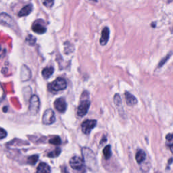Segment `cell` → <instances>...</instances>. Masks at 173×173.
I'll return each instance as SVG.
<instances>
[{"instance_id":"1","label":"cell","mask_w":173,"mask_h":173,"mask_svg":"<svg viewBox=\"0 0 173 173\" xmlns=\"http://www.w3.org/2000/svg\"><path fill=\"white\" fill-rule=\"evenodd\" d=\"M82 154L83 162L86 166L91 170H96L97 168V160L93 152L88 148H83Z\"/></svg>"},{"instance_id":"2","label":"cell","mask_w":173,"mask_h":173,"mask_svg":"<svg viewBox=\"0 0 173 173\" xmlns=\"http://www.w3.org/2000/svg\"><path fill=\"white\" fill-rule=\"evenodd\" d=\"M67 86V82L64 78L59 77L48 85V88L51 91H59L64 90Z\"/></svg>"},{"instance_id":"3","label":"cell","mask_w":173,"mask_h":173,"mask_svg":"<svg viewBox=\"0 0 173 173\" xmlns=\"http://www.w3.org/2000/svg\"><path fill=\"white\" fill-rule=\"evenodd\" d=\"M40 108V100L38 96L36 95H33L31 96L29 101V107L28 110L31 114L35 115L39 110Z\"/></svg>"},{"instance_id":"4","label":"cell","mask_w":173,"mask_h":173,"mask_svg":"<svg viewBox=\"0 0 173 173\" xmlns=\"http://www.w3.org/2000/svg\"><path fill=\"white\" fill-rule=\"evenodd\" d=\"M56 120V116L53 109L49 108L46 109L42 117V122L45 125H50L53 124Z\"/></svg>"},{"instance_id":"5","label":"cell","mask_w":173,"mask_h":173,"mask_svg":"<svg viewBox=\"0 0 173 173\" xmlns=\"http://www.w3.org/2000/svg\"><path fill=\"white\" fill-rule=\"evenodd\" d=\"M90 105H91V102L88 99L82 100L80 103L79 107H78V109H77L78 116L80 117L85 116L86 114L89 111Z\"/></svg>"},{"instance_id":"6","label":"cell","mask_w":173,"mask_h":173,"mask_svg":"<svg viewBox=\"0 0 173 173\" xmlns=\"http://www.w3.org/2000/svg\"><path fill=\"white\" fill-rule=\"evenodd\" d=\"M70 165L71 168L75 170V171H85L84 169V162L83 160L79 156H73L70 160Z\"/></svg>"},{"instance_id":"7","label":"cell","mask_w":173,"mask_h":173,"mask_svg":"<svg viewBox=\"0 0 173 173\" xmlns=\"http://www.w3.org/2000/svg\"><path fill=\"white\" fill-rule=\"evenodd\" d=\"M97 125L96 120H86L81 124L82 131L85 135H89Z\"/></svg>"},{"instance_id":"8","label":"cell","mask_w":173,"mask_h":173,"mask_svg":"<svg viewBox=\"0 0 173 173\" xmlns=\"http://www.w3.org/2000/svg\"><path fill=\"white\" fill-rule=\"evenodd\" d=\"M54 105L55 108L61 113H64L67 108V103H66L64 98L63 97H60L56 100L54 103Z\"/></svg>"},{"instance_id":"9","label":"cell","mask_w":173,"mask_h":173,"mask_svg":"<svg viewBox=\"0 0 173 173\" xmlns=\"http://www.w3.org/2000/svg\"><path fill=\"white\" fill-rule=\"evenodd\" d=\"M0 22L10 27H13L14 25V21L13 18L6 13L0 14Z\"/></svg>"},{"instance_id":"10","label":"cell","mask_w":173,"mask_h":173,"mask_svg":"<svg viewBox=\"0 0 173 173\" xmlns=\"http://www.w3.org/2000/svg\"><path fill=\"white\" fill-rule=\"evenodd\" d=\"M31 77V72L26 65H23L21 70V79L22 81H27Z\"/></svg>"},{"instance_id":"11","label":"cell","mask_w":173,"mask_h":173,"mask_svg":"<svg viewBox=\"0 0 173 173\" xmlns=\"http://www.w3.org/2000/svg\"><path fill=\"white\" fill-rule=\"evenodd\" d=\"M109 37V29L108 27H105L102 31V35L100 40V43L102 45H105L108 43Z\"/></svg>"},{"instance_id":"12","label":"cell","mask_w":173,"mask_h":173,"mask_svg":"<svg viewBox=\"0 0 173 173\" xmlns=\"http://www.w3.org/2000/svg\"><path fill=\"white\" fill-rule=\"evenodd\" d=\"M32 30L34 33L41 34L45 33L47 31V28L43 24H41V23L38 22V21H36L32 26Z\"/></svg>"},{"instance_id":"13","label":"cell","mask_w":173,"mask_h":173,"mask_svg":"<svg viewBox=\"0 0 173 173\" xmlns=\"http://www.w3.org/2000/svg\"><path fill=\"white\" fill-rule=\"evenodd\" d=\"M125 96L126 102L128 106H133L137 104V98L133 96V95L130 93L128 91H126L125 93Z\"/></svg>"},{"instance_id":"14","label":"cell","mask_w":173,"mask_h":173,"mask_svg":"<svg viewBox=\"0 0 173 173\" xmlns=\"http://www.w3.org/2000/svg\"><path fill=\"white\" fill-rule=\"evenodd\" d=\"M33 9V6L32 4H28V5H25L24 7H23L22 9L20 10V11L18 14V16L19 17L28 16V14H30L31 12H32Z\"/></svg>"},{"instance_id":"15","label":"cell","mask_w":173,"mask_h":173,"mask_svg":"<svg viewBox=\"0 0 173 173\" xmlns=\"http://www.w3.org/2000/svg\"><path fill=\"white\" fill-rule=\"evenodd\" d=\"M51 168L47 164L41 162L37 168V173H50Z\"/></svg>"},{"instance_id":"16","label":"cell","mask_w":173,"mask_h":173,"mask_svg":"<svg viewBox=\"0 0 173 173\" xmlns=\"http://www.w3.org/2000/svg\"><path fill=\"white\" fill-rule=\"evenodd\" d=\"M114 102L115 105H116V108L119 109V112L120 114H124V110L122 108V100H121L120 96L119 94H116L114 97Z\"/></svg>"},{"instance_id":"17","label":"cell","mask_w":173,"mask_h":173,"mask_svg":"<svg viewBox=\"0 0 173 173\" xmlns=\"http://www.w3.org/2000/svg\"><path fill=\"white\" fill-rule=\"evenodd\" d=\"M54 72V68L52 66H49L43 69L42 70V76L44 79H49L51 75H52Z\"/></svg>"},{"instance_id":"18","label":"cell","mask_w":173,"mask_h":173,"mask_svg":"<svg viewBox=\"0 0 173 173\" xmlns=\"http://www.w3.org/2000/svg\"><path fill=\"white\" fill-rule=\"evenodd\" d=\"M135 159H136V161L137 162V163H141L143 162L144 160L146 159V154L145 153V152L141 150L138 151L136 154V155H135Z\"/></svg>"},{"instance_id":"19","label":"cell","mask_w":173,"mask_h":173,"mask_svg":"<svg viewBox=\"0 0 173 173\" xmlns=\"http://www.w3.org/2000/svg\"><path fill=\"white\" fill-rule=\"evenodd\" d=\"M103 154L104 157L106 158V159H109L112 155V151H111V146L108 145L107 146H106L104 149H103Z\"/></svg>"},{"instance_id":"20","label":"cell","mask_w":173,"mask_h":173,"mask_svg":"<svg viewBox=\"0 0 173 173\" xmlns=\"http://www.w3.org/2000/svg\"><path fill=\"white\" fill-rule=\"evenodd\" d=\"M61 152H62V149L59 148H57L53 150L52 152H50L48 154V157L51 158H57L58 157L60 154H61Z\"/></svg>"},{"instance_id":"21","label":"cell","mask_w":173,"mask_h":173,"mask_svg":"<svg viewBox=\"0 0 173 173\" xmlns=\"http://www.w3.org/2000/svg\"><path fill=\"white\" fill-rule=\"evenodd\" d=\"M37 39L35 38V37L33 36L32 34H28V35L26 37L25 41L27 43V44L29 45H34L35 44Z\"/></svg>"},{"instance_id":"22","label":"cell","mask_w":173,"mask_h":173,"mask_svg":"<svg viewBox=\"0 0 173 173\" xmlns=\"http://www.w3.org/2000/svg\"><path fill=\"white\" fill-rule=\"evenodd\" d=\"M49 143L52 144V145H60V144L62 143V140L61 138L58 136L54 137L53 138H51L50 140H49Z\"/></svg>"},{"instance_id":"23","label":"cell","mask_w":173,"mask_h":173,"mask_svg":"<svg viewBox=\"0 0 173 173\" xmlns=\"http://www.w3.org/2000/svg\"><path fill=\"white\" fill-rule=\"evenodd\" d=\"M39 159V155H33L31 156L28 157L27 159V163L31 164V165H34L37 163V161Z\"/></svg>"},{"instance_id":"24","label":"cell","mask_w":173,"mask_h":173,"mask_svg":"<svg viewBox=\"0 0 173 173\" xmlns=\"http://www.w3.org/2000/svg\"><path fill=\"white\" fill-rule=\"evenodd\" d=\"M5 96V91L4 88H3L2 84L0 83V103H1L2 101L4 100Z\"/></svg>"},{"instance_id":"25","label":"cell","mask_w":173,"mask_h":173,"mask_svg":"<svg viewBox=\"0 0 173 173\" xmlns=\"http://www.w3.org/2000/svg\"><path fill=\"white\" fill-rule=\"evenodd\" d=\"M7 137V132L4 129L0 127V139H4Z\"/></svg>"},{"instance_id":"26","label":"cell","mask_w":173,"mask_h":173,"mask_svg":"<svg viewBox=\"0 0 173 173\" xmlns=\"http://www.w3.org/2000/svg\"><path fill=\"white\" fill-rule=\"evenodd\" d=\"M54 3V1H45L43 2V4H44V5L46 7L51 8V7H52Z\"/></svg>"},{"instance_id":"27","label":"cell","mask_w":173,"mask_h":173,"mask_svg":"<svg viewBox=\"0 0 173 173\" xmlns=\"http://www.w3.org/2000/svg\"><path fill=\"white\" fill-rule=\"evenodd\" d=\"M5 49H3V47L0 45V58H2L5 56Z\"/></svg>"},{"instance_id":"28","label":"cell","mask_w":173,"mask_h":173,"mask_svg":"<svg viewBox=\"0 0 173 173\" xmlns=\"http://www.w3.org/2000/svg\"><path fill=\"white\" fill-rule=\"evenodd\" d=\"M171 54H169L168 56H166V57H165V58L163 59V60H162V61H161V62L160 63V64H159V67H160V66H162L164 64V63H165V62L167 61V59H168L169 57H171Z\"/></svg>"},{"instance_id":"29","label":"cell","mask_w":173,"mask_h":173,"mask_svg":"<svg viewBox=\"0 0 173 173\" xmlns=\"http://www.w3.org/2000/svg\"><path fill=\"white\" fill-rule=\"evenodd\" d=\"M166 140L168 141H170L171 143H172V134H168L166 136Z\"/></svg>"}]
</instances>
